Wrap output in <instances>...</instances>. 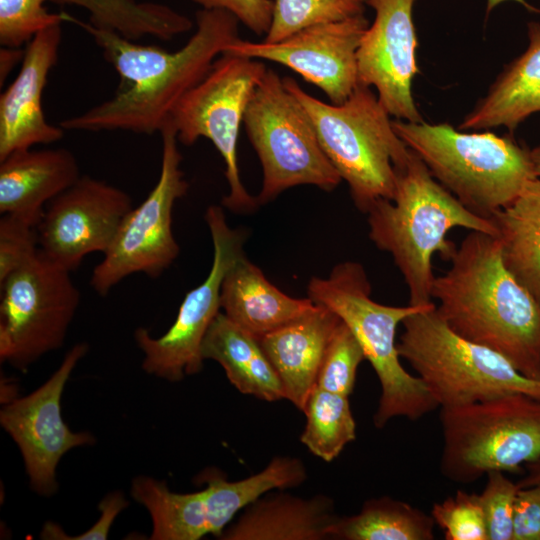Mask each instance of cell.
<instances>
[{"instance_id": "cell-13", "label": "cell", "mask_w": 540, "mask_h": 540, "mask_svg": "<svg viewBox=\"0 0 540 540\" xmlns=\"http://www.w3.org/2000/svg\"><path fill=\"white\" fill-rule=\"evenodd\" d=\"M205 221L213 243V261L208 276L184 297L175 321L160 337L139 327L134 332L143 352L142 369L150 375L179 382L203 367L201 347L205 335L221 312V287L227 272L243 256L245 233L231 228L222 206L211 205Z\"/></svg>"}, {"instance_id": "cell-42", "label": "cell", "mask_w": 540, "mask_h": 540, "mask_svg": "<svg viewBox=\"0 0 540 540\" xmlns=\"http://www.w3.org/2000/svg\"><path fill=\"white\" fill-rule=\"evenodd\" d=\"M507 1H514V2H517V3L521 4L522 6H524L528 10L537 11V9L534 8L533 6H531L527 2V0H487V2H486V13L489 14L498 5H500V4L504 3V2H507Z\"/></svg>"}, {"instance_id": "cell-38", "label": "cell", "mask_w": 540, "mask_h": 540, "mask_svg": "<svg viewBox=\"0 0 540 540\" xmlns=\"http://www.w3.org/2000/svg\"><path fill=\"white\" fill-rule=\"evenodd\" d=\"M204 9H223L232 13L242 24L257 35L270 29L273 0H193Z\"/></svg>"}, {"instance_id": "cell-9", "label": "cell", "mask_w": 540, "mask_h": 540, "mask_svg": "<svg viewBox=\"0 0 540 540\" xmlns=\"http://www.w3.org/2000/svg\"><path fill=\"white\" fill-rule=\"evenodd\" d=\"M243 124L262 166L259 204L294 186L332 191L342 181L306 109L274 70L267 69L257 85Z\"/></svg>"}, {"instance_id": "cell-15", "label": "cell", "mask_w": 540, "mask_h": 540, "mask_svg": "<svg viewBox=\"0 0 540 540\" xmlns=\"http://www.w3.org/2000/svg\"><path fill=\"white\" fill-rule=\"evenodd\" d=\"M132 208L122 189L81 176L47 204L37 226L39 251L72 272L87 255L108 250Z\"/></svg>"}, {"instance_id": "cell-37", "label": "cell", "mask_w": 540, "mask_h": 540, "mask_svg": "<svg viewBox=\"0 0 540 540\" xmlns=\"http://www.w3.org/2000/svg\"><path fill=\"white\" fill-rule=\"evenodd\" d=\"M129 502L120 491L107 494L99 503L101 512L98 521L87 531L77 536L67 535L58 524L48 521L40 533L41 539L52 540H105L116 517L123 511Z\"/></svg>"}, {"instance_id": "cell-11", "label": "cell", "mask_w": 540, "mask_h": 540, "mask_svg": "<svg viewBox=\"0 0 540 540\" xmlns=\"http://www.w3.org/2000/svg\"><path fill=\"white\" fill-rule=\"evenodd\" d=\"M70 271L40 251L0 284V359L27 368L62 347L80 303Z\"/></svg>"}, {"instance_id": "cell-32", "label": "cell", "mask_w": 540, "mask_h": 540, "mask_svg": "<svg viewBox=\"0 0 540 540\" xmlns=\"http://www.w3.org/2000/svg\"><path fill=\"white\" fill-rule=\"evenodd\" d=\"M364 359L358 340L341 321L325 352L316 386L349 397L355 386L358 367Z\"/></svg>"}, {"instance_id": "cell-20", "label": "cell", "mask_w": 540, "mask_h": 540, "mask_svg": "<svg viewBox=\"0 0 540 540\" xmlns=\"http://www.w3.org/2000/svg\"><path fill=\"white\" fill-rule=\"evenodd\" d=\"M80 177L77 159L66 148L13 152L0 161V213L38 226L45 205Z\"/></svg>"}, {"instance_id": "cell-19", "label": "cell", "mask_w": 540, "mask_h": 540, "mask_svg": "<svg viewBox=\"0 0 540 540\" xmlns=\"http://www.w3.org/2000/svg\"><path fill=\"white\" fill-rule=\"evenodd\" d=\"M340 322L333 311L316 303L307 314L258 339L280 378L285 399L302 412Z\"/></svg>"}, {"instance_id": "cell-39", "label": "cell", "mask_w": 540, "mask_h": 540, "mask_svg": "<svg viewBox=\"0 0 540 540\" xmlns=\"http://www.w3.org/2000/svg\"><path fill=\"white\" fill-rule=\"evenodd\" d=\"M512 540H540V487H520L514 505Z\"/></svg>"}, {"instance_id": "cell-18", "label": "cell", "mask_w": 540, "mask_h": 540, "mask_svg": "<svg viewBox=\"0 0 540 540\" xmlns=\"http://www.w3.org/2000/svg\"><path fill=\"white\" fill-rule=\"evenodd\" d=\"M61 24L39 32L27 45L20 71L0 96V161L13 152L63 138L64 129L47 122L42 95L58 61Z\"/></svg>"}, {"instance_id": "cell-40", "label": "cell", "mask_w": 540, "mask_h": 540, "mask_svg": "<svg viewBox=\"0 0 540 540\" xmlns=\"http://www.w3.org/2000/svg\"><path fill=\"white\" fill-rule=\"evenodd\" d=\"M25 50L4 47L0 51V83L7 78L10 71L23 60Z\"/></svg>"}, {"instance_id": "cell-6", "label": "cell", "mask_w": 540, "mask_h": 540, "mask_svg": "<svg viewBox=\"0 0 540 540\" xmlns=\"http://www.w3.org/2000/svg\"><path fill=\"white\" fill-rule=\"evenodd\" d=\"M282 79L309 114L355 206L367 213L378 200H392L397 170L406 165L411 151L395 132L377 93L359 83L346 101L333 104L308 94L292 77Z\"/></svg>"}, {"instance_id": "cell-25", "label": "cell", "mask_w": 540, "mask_h": 540, "mask_svg": "<svg viewBox=\"0 0 540 540\" xmlns=\"http://www.w3.org/2000/svg\"><path fill=\"white\" fill-rule=\"evenodd\" d=\"M491 220L505 267L540 304V179Z\"/></svg>"}, {"instance_id": "cell-16", "label": "cell", "mask_w": 540, "mask_h": 540, "mask_svg": "<svg viewBox=\"0 0 540 540\" xmlns=\"http://www.w3.org/2000/svg\"><path fill=\"white\" fill-rule=\"evenodd\" d=\"M368 26L363 14L311 25L277 42L238 38L224 52L284 65L341 104L359 84L357 52Z\"/></svg>"}, {"instance_id": "cell-2", "label": "cell", "mask_w": 540, "mask_h": 540, "mask_svg": "<svg viewBox=\"0 0 540 540\" xmlns=\"http://www.w3.org/2000/svg\"><path fill=\"white\" fill-rule=\"evenodd\" d=\"M431 297L456 334L540 380V304L505 267L497 236L470 231L435 276Z\"/></svg>"}, {"instance_id": "cell-41", "label": "cell", "mask_w": 540, "mask_h": 540, "mask_svg": "<svg viewBox=\"0 0 540 540\" xmlns=\"http://www.w3.org/2000/svg\"><path fill=\"white\" fill-rule=\"evenodd\" d=\"M523 477L518 481L520 487H540V458L527 463L524 467Z\"/></svg>"}, {"instance_id": "cell-28", "label": "cell", "mask_w": 540, "mask_h": 540, "mask_svg": "<svg viewBox=\"0 0 540 540\" xmlns=\"http://www.w3.org/2000/svg\"><path fill=\"white\" fill-rule=\"evenodd\" d=\"M86 9L92 26L136 41L150 35L160 40L189 31L193 23L169 6L136 0H47Z\"/></svg>"}, {"instance_id": "cell-29", "label": "cell", "mask_w": 540, "mask_h": 540, "mask_svg": "<svg viewBox=\"0 0 540 540\" xmlns=\"http://www.w3.org/2000/svg\"><path fill=\"white\" fill-rule=\"evenodd\" d=\"M306 478L303 462L289 456H276L262 471L237 481L227 480L215 468L206 470L203 475L212 490L217 514L225 524L270 490L293 488Z\"/></svg>"}, {"instance_id": "cell-21", "label": "cell", "mask_w": 540, "mask_h": 540, "mask_svg": "<svg viewBox=\"0 0 540 540\" xmlns=\"http://www.w3.org/2000/svg\"><path fill=\"white\" fill-rule=\"evenodd\" d=\"M528 46L508 63L459 124V130L505 127L510 133L540 112V23L527 24Z\"/></svg>"}, {"instance_id": "cell-36", "label": "cell", "mask_w": 540, "mask_h": 540, "mask_svg": "<svg viewBox=\"0 0 540 540\" xmlns=\"http://www.w3.org/2000/svg\"><path fill=\"white\" fill-rule=\"evenodd\" d=\"M39 252L37 226L13 215L0 219V284Z\"/></svg>"}, {"instance_id": "cell-17", "label": "cell", "mask_w": 540, "mask_h": 540, "mask_svg": "<svg viewBox=\"0 0 540 540\" xmlns=\"http://www.w3.org/2000/svg\"><path fill=\"white\" fill-rule=\"evenodd\" d=\"M416 0H366L375 11L357 52L359 83L373 87L379 101L396 119L424 121L412 95L418 72Z\"/></svg>"}, {"instance_id": "cell-10", "label": "cell", "mask_w": 540, "mask_h": 540, "mask_svg": "<svg viewBox=\"0 0 540 540\" xmlns=\"http://www.w3.org/2000/svg\"><path fill=\"white\" fill-rule=\"evenodd\" d=\"M266 70L260 60L223 52L169 117L178 142L189 146L204 137L218 150L229 187L222 204L234 213L252 212L259 205L241 181L237 145L245 111Z\"/></svg>"}, {"instance_id": "cell-33", "label": "cell", "mask_w": 540, "mask_h": 540, "mask_svg": "<svg viewBox=\"0 0 540 540\" xmlns=\"http://www.w3.org/2000/svg\"><path fill=\"white\" fill-rule=\"evenodd\" d=\"M45 1L47 0H0L2 47L20 48L39 32L66 20L64 13H49L44 7Z\"/></svg>"}, {"instance_id": "cell-3", "label": "cell", "mask_w": 540, "mask_h": 540, "mask_svg": "<svg viewBox=\"0 0 540 540\" xmlns=\"http://www.w3.org/2000/svg\"><path fill=\"white\" fill-rule=\"evenodd\" d=\"M397 173L394 198L378 200L367 211L369 238L391 254L407 285L409 304L430 305L433 257L450 261L457 250L448 233L461 227L497 236V230L491 219L468 210L437 182L413 151Z\"/></svg>"}, {"instance_id": "cell-27", "label": "cell", "mask_w": 540, "mask_h": 540, "mask_svg": "<svg viewBox=\"0 0 540 540\" xmlns=\"http://www.w3.org/2000/svg\"><path fill=\"white\" fill-rule=\"evenodd\" d=\"M435 522L430 514L389 496L371 498L352 516L338 517L329 539L433 540Z\"/></svg>"}, {"instance_id": "cell-26", "label": "cell", "mask_w": 540, "mask_h": 540, "mask_svg": "<svg viewBox=\"0 0 540 540\" xmlns=\"http://www.w3.org/2000/svg\"><path fill=\"white\" fill-rule=\"evenodd\" d=\"M131 496L152 520L151 540H199L210 534L204 491L176 493L150 476L132 480Z\"/></svg>"}, {"instance_id": "cell-22", "label": "cell", "mask_w": 540, "mask_h": 540, "mask_svg": "<svg viewBox=\"0 0 540 540\" xmlns=\"http://www.w3.org/2000/svg\"><path fill=\"white\" fill-rule=\"evenodd\" d=\"M338 517L326 495L301 498L289 493L261 496L228 525L221 540H322Z\"/></svg>"}, {"instance_id": "cell-1", "label": "cell", "mask_w": 540, "mask_h": 540, "mask_svg": "<svg viewBox=\"0 0 540 540\" xmlns=\"http://www.w3.org/2000/svg\"><path fill=\"white\" fill-rule=\"evenodd\" d=\"M196 31L183 47L168 51L96 28L69 15L87 31L119 75L114 95L86 112L62 120L64 130L160 131L180 99L210 71L215 59L239 37V20L223 9L196 12Z\"/></svg>"}, {"instance_id": "cell-24", "label": "cell", "mask_w": 540, "mask_h": 540, "mask_svg": "<svg viewBox=\"0 0 540 540\" xmlns=\"http://www.w3.org/2000/svg\"><path fill=\"white\" fill-rule=\"evenodd\" d=\"M204 360L219 363L230 383L242 394L264 401L285 399L280 378L259 340L220 312L201 347Z\"/></svg>"}, {"instance_id": "cell-5", "label": "cell", "mask_w": 540, "mask_h": 540, "mask_svg": "<svg viewBox=\"0 0 540 540\" xmlns=\"http://www.w3.org/2000/svg\"><path fill=\"white\" fill-rule=\"evenodd\" d=\"M308 297L329 308L351 330L374 369L381 388L373 423L383 428L404 417L416 421L438 408L422 380L402 365L396 329L403 320L435 305L388 306L371 298L364 267L353 261L337 264L326 278L313 277Z\"/></svg>"}, {"instance_id": "cell-43", "label": "cell", "mask_w": 540, "mask_h": 540, "mask_svg": "<svg viewBox=\"0 0 540 540\" xmlns=\"http://www.w3.org/2000/svg\"><path fill=\"white\" fill-rule=\"evenodd\" d=\"M531 159L533 162L535 174L540 179V144L530 149Z\"/></svg>"}, {"instance_id": "cell-30", "label": "cell", "mask_w": 540, "mask_h": 540, "mask_svg": "<svg viewBox=\"0 0 540 540\" xmlns=\"http://www.w3.org/2000/svg\"><path fill=\"white\" fill-rule=\"evenodd\" d=\"M303 413L306 426L300 441L323 461H333L356 438V422L348 396L316 386Z\"/></svg>"}, {"instance_id": "cell-31", "label": "cell", "mask_w": 540, "mask_h": 540, "mask_svg": "<svg viewBox=\"0 0 540 540\" xmlns=\"http://www.w3.org/2000/svg\"><path fill=\"white\" fill-rule=\"evenodd\" d=\"M366 0H275L272 23L263 41L277 42L311 25L364 14Z\"/></svg>"}, {"instance_id": "cell-35", "label": "cell", "mask_w": 540, "mask_h": 540, "mask_svg": "<svg viewBox=\"0 0 540 540\" xmlns=\"http://www.w3.org/2000/svg\"><path fill=\"white\" fill-rule=\"evenodd\" d=\"M486 476L479 498L488 540H512L514 505L520 486L501 471H492Z\"/></svg>"}, {"instance_id": "cell-14", "label": "cell", "mask_w": 540, "mask_h": 540, "mask_svg": "<svg viewBox=\"0 0 540 540\" xmlns=\"http://www.w3.org/2000/svg\"><path fill=\"white\" fill-rule=\"evenodd\" d=\"M88 350L86 342L75 344L41 386L4 403L0 410V425L20 450L29 485L43 497L53 496L58 490L56 468L64 454L96 441L89 431H72L61 414L66 382Z\"/></svg>"}, {"instance_id": "cell-4", "label": "cell", "mask_w": 540, "mask_h": 540, "mask_svg": "<svg viewBox=\"0 0 540 540\" xmlns=\"http://www.w3.org/2000/svg\"><path fill=\"white\" fill-rule=\"evenodd\" d=\"M430 174L468 210L491 219L537 178L530 149L511 135L464 132L449 123L392 120Z\"/></svg>"}, {"instance_id": "cell-8", "label": "cell", "mask_w": 540, "mask_h": 540, "mask_svg": "<svg viewBox=\"0 0 540 540\" xmlns=\"http://www.w3.org/2000/svg\"><path fill=\"white\" fill-rule=\"evenodd\" d=\"M443 446L440 472L468 484L492 471L523 474L540 458V400L509 393L440 408Z\"/></svg>"}, {"instance_id": "cell-34", "label": "cell", "mask_w": 540, "mask_h": 540, "mask_svg": "<svg viewBox=\"0 0 540 540\" xmlns=\"http://www.w3.org/2000/svg\"><path fill=\"white\" fill-rule=\"evenodd\" d=\"M430 515L446 540H488L479 494L458 490L435 503Z\"/></svg>"}, {"instance_id": "cell-23", "label": "cell", "mask_w": 540, "mask_h": 540, "mask_svg": "<svg viewBox=\"0 0 540 540\" xmlns=\"http://www.w3.org/2000/svg\"><path fill=\"white\" fill-rule=\"evenodd\" d=\"M220 302L223 313L257 339L316 306L309 297L293 298L279 290L245 255L225 275Z\"/></svg>"}, {"instance_id": "cell-12", "label": "cell", "mask_w": 540, "mask_h": 540, "mask_svg": "<svg viewBox=\"0 0 540 540\" xmlns=\"http://www.w3.org/2000/svg\"><path fill=\"white\" fill-rule=\"evenodd\" d=\"M159 132L162 158L158 181L144 201L127 214L102 261L92 271L90 286L100 296H106L135 273L158 278L179 255L172 212L189 185L180 168L182 155L169 118Z\"/></svg>"}, {"instance_id": "cell-7", "label": "cell", "mask_w": 540, "mask_h": 540, "mask_svg": "<svg viewBox=\"0 0 540 540\" xmlns=\"http://www.w3.org/2000/svg\"><path fill=\"white\" fill-rule=\"evenodd\" d=\"M399 355L416 372L438 408L509 393L540 400V380L521 374L504 356L451 330L436 304L403 320Z\"/></svg>"}]
</instances>
